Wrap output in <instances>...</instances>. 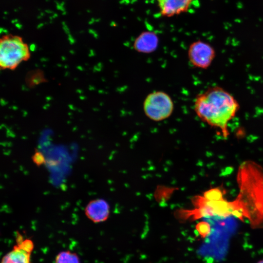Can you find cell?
Returning <instances> with one entry per match:
<instances>
[{"instance_id":"2","label":"cell","mask_w":263,"mask_h":263,"mask_svg":"<svg viewBox=\"0 0 263 263\" xmlns=\"http://www.w3.org/2000/svg\"><path fill=\"white\" fill-rule=\"evenodd\" d=\"M196 207L188 212V217L193 219L202 218L218 217L225 218L233 216L241 220L243 215L237 201L228 202L225 200L222 192L218 189L207 191L204 196L196 201Z\"/></svg>"},{"instance_id":"9","label":"cell","mask_w":263,"mask_h":263,"mask_svg":"<svg viewBox=\"0 0 263 263\" xmlns=\"http://www.w3.org/2000/svg\"><path fill=\"white\" fill-rule=\"evenodd\" d=\"M159 44L157 34L152 31H146L141 33L135 39L133 48L138 53L150 54L154 52Z\"/></svg>"},{"instance_id":"1","label":"cell","mask_w":263,"mask_h":263,"mask_svg":"<svg viewBox=\"0 0 263 263\" xmlns=\"http://www.w3.org/2000/svg\"><path fill=\"white\" fill-rule=\"evenodd\" d=\"M193 107L200 119L220 129L226 137L228 124L236 115L240 106L232 94L220 86H215L197 95Z\"/></svg>"},{"instance_id":"13","label":"cell","mask_w":263,"mask_h":263,"mask_svg":"<svg viewBox=\"0 0 263 263\" xmlns=\"http://www.w3.org/2000/svg\"><path fill=\"white\" fill-rule=\"evenodd\" d=\"M257 263H263V260H262L260 261Z\"/></svg>"},{"instance_id":"11","label":"cell","mask_w":263,"mask_h":263,"mask_svg":"<svg viewBox=\"0 0 263 263\" xmlns=\"http://www.w3.org/2000/svg\"><path fill=\"white\" fill-rule=\"evenodd\" d=\"M195 228L199 236L202 238L207 237L211 232L210 225L207 221L199 222L196 225Z\"/></svg>"},{"instance_id":"5","label":"cell","mask_w":263,"mask_h":263,"mask_svg":"<svg viewBox=\"0 0 263 263\" xmlns=\"http://www.w3.org/2000/svg\"><path fill=\"white\" fill-rule=\"evenodd\" d=\"M188 56L192 66L199 69H206L214 60L216 51L209 43L198 40L189 45Z\"/></svg>"},{"instance_id":"7","label":"cell","mask_w":263,"mask_h":263,"mask_svg":"<svg viewBox=\"0 0 263 263\" xmlns=\"http://www.w3.org/2000/svg\"><path fill=\"white\" fill-rule=\"evenodd\" d=\"M110 206L108 202L102 199H96L88 203L85 208L86 217L94 223L106 221L110 214Z\"/></svg>"},{"instance_id":"12","label":"cell","mask_w":263,"mask_h":263,"mask_svg":"<svg viewBox=\"0 0 263 263\" xmlns=\"http://www.w3.org/2000/svg\"><path fill=\"white\" fill-rule=\"evenodd\" d=\"M33 162L38 166H40L45 162V158L43 155L39 151L36 150L32 156Z\"/></svg>"},{"instance_id":"8","label":"cell","mask_w":263,"mask_h":263,"mask_svg":"<svg viewBox=\"0 0 263 263\" xmlns=\"http://www.w3.org/2000/svg\"><path fill=\"white\" fill-rule=\"evenodd\" d=\"M160 14L171 17L188 11L193 0H156Z\"/></svg>"},{"instance_id":"6","label":"cell","mask_w":263,"mask_h":263,"mask_svg":"<svg viewBox=\"0 0 263 263\" xmlns=\"http://www.w3.org/2000/svg\"><path fill=\"white\" fill-rule=\"evenodd\" d=\"M16 244L3 256L1 263H32L31 254L34 248L33 241L24 238L19 232H16Z\"/></svg>"},{"instance_id":"4","label":"cell","mask_w":263,"mask_h":263,"mask_svg":"<svg viewBox=\"0 0 263 263\" xmlns=\"http://www.w3.org/2000/svg\"><path fill=\"white\" fill-rule=\"evenodd\" d=\"M145 115L154 121H160L169 118L174 109L170 96L166 93L158 91L149 94L143 102Z\"/></svg>"},{"instance_id":"10","label":"cell","mask_w":263,"mask_h":263,"mask_svg":"<svg viewBox=\"0 0 263 263\" xmlns=\"http://www.w3.org/2000/svg\"><path fill=\"white\" fill-rule=\"evenodd\" d=\"M55 263H80L78 255L70 250L60 252L56 257Z\"/></svg>"},{"instance_id":"3","label":"cell","mask_w":263,"mask_h":263,"mask_svg":"<svg viewBox=\"0 0 263 263\" xmlns=\"http://www.w3.org/2000/svg\"><path fill=\"white\" fill-rule=\"evenodd\" d=\"M30 57L28 46L20 37L8 35L1 38L0 66L1 69L13 70Z\"/></svg>"}]
</instances>
